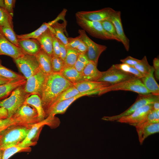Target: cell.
<instances>
[{"instance_id": "60d3db41", "label": "cell", "mask_w": 159, "mask_h": 159, "mask_svg": "<svg viewBox=\"0 0 159 159\" xmlns=\"http://www.w3.org/2000/svg\"><path fill=\"white\" fill-rule=\"evenodd\" d=\"M52 72L59 73L64 66V62L60 57H52L51 58Z\"/></svg>"}, {"instance_id": "30bf717a", "label": "cell", "mask_w": 159, "mask_h": 159, "mask_svg": "<svg viewBox=\"0 0 159 159\" xmlns=\"http://www.w3.org/2000/svg\"><path fill=\"white\" fill-rule=\"evenodd\" d=\"M78 32L81 39L85 43L87 48L85 53L89 61L97 66L99 57L101 53L107 49L106 46L97 44L92 40L83 29H79Z\"/></svg>"}, {"instance_id": "8992f818", "label": "cell", "mask_w": 159, "mask_h": 159, "mask_svg": "<svg viewBox=\"0 0 159 159\" xmlns=\"http://www.w3.org/2000/svg\"><path fill=\"white\" fill-rule=\"evenodd\" d=\"M11 117L17 125L27 127H31L34 124L39 122L35 109L26 104H24Z\"/></svg>"}, {"instance_id": "44dd1931", "label": "cell", "mask_w": 159, "mask_h": 159, "mask_svg": "<svg viewBox=\"0 0 159 159\" xmlns=\"http://www.w3.org/2000/svg\"><path fill=\"white\" fill-rule=\"evenodd\" d=\"M110 85L107 82L88 81H81L73 84L79 93L100 89Z\"/></svg>"}, {"instance_id": "7c38bea8", "label": "cell", "mask_w": 159, "mask_h": 159, "mask_svg": "<svg viewBox=\"0 0 159 159\" xmlns=\"http://www.w3.org/2000/svg\"><path fill=\"white\" fill-rule=\"evenodd\" d=\"M135 77L131 74L116 68L113 65L107 71L102 72V76L98 82H107L112 85Z\"/></svg>"}, {"instance_id": "8fae6325", "label": "cell", "mask_w": 159, "mask_h": 159, "mask_svg": "<svg viewBox=\"0 0 159 159\" xmlns=\"http://www.w3.org/2000/svg\"><path fill=\"white\" fill-rule=\"evenodd\" d=\"M47 75L40 68L26 80L24 90L27 93L36 94L40 97Z\"/></svg>"}, {"instance_id": "f6af8a7d", "label": "cell", "mask_w": 159, "mask_h": 159, "mask_svg": "<svg viewBox=\"0 0 159 159\" xmlns=\"http://www.w3.org/2000/svg\"><path fill=\"white\" fill-rule=\"evenodd\" d=\"M140 60L128 56L125 58L120 60L122 63L131 66H134L139 63Z\"/></svg>"}, {"instance_id": "8d00e7d4", "label": "cell", "mask_w": 159, "mask_h": 159, "mask_svg": "<svg viewBox=\"0 0 159 159\" xmlns=\"http://www.w3.org/2000/svg\"><path fill=\"white\" fill-rule=\"evenodd\" d=\"M133 67L137 69L143 76L148 74L154 69L153 67L149 64L146 56L140 60L139 63Z\"/></svg>"}, {"instance_id": "ab89813d", "label": "cell", "mask_w": 159, "mask_h": 159, "mask_svg": "<svg viewBox=\"0 0 159 159\" xmlns=\"http://www.w3.org/2000/svg\"><path fill=\"white\" fill-rule=\"evenodd\" d=\"M89 62L85 54H80L74 67L78 72L82 74L83 69Z\"/></svg>"}, {"instance_id": "db71d44e", "label": "cell", "mask_w": 159, "mask_h": 159, "mask_svg": "<svg viewBox=\"0 0 159 159\" xmlns=\"http://www.w3.org/2000/svg\"><path fill=\"white\" fill-rule=\"evenodd\" d=\"M3 154V150H2L0 148V159H2Z\"/></svg>"}, {"instance_id": "5b68a950", "label": "cell", "mask_w": 159, "mask_h": 159, "mask_svg": "<svg viewBox=\"0 0 159 159\" xmlns=\"http://www.w3.org/2000/svg\"><path fill=\"white\" fill-rule=\"evenodd\" d=\"M159 100V96L151 93L139 94L135 102L121 114L110 116H104L102 119L109 121H117L120 118L130 115L138 109L145 105L153 104Z\"/></svg>"}, {"instance_id": "ee69618b", "label": "cell", "mask_w": 159, "mask_h": 159, "mask_svg": "<svg viewBox=\"0 0 159 159\" xmlns=\"http://www.w3.org/2000/svg\"><path fill=\"white\" fill-rule=\"evenodd\" d=\"M5 9L12 16H13V8L16 2L14 0H4Z\"/></svg>"}, {"instance_id": "d590c367", "label": "cell", "mask_w": 159, "mask_h": 159, "mask_svg": "<svg viewBox=\"0 0 159 159\" xmlns=\"http://www.w3.org/2000/svg\"><path fill=\"white\" fill-rule=\"evenodd\" d=\"M0 26L13 29V17L5 9L0 7Z\"/></svg>"}, {"instance_id": "3957f363", "label": "cell", "mask_w": 159, "mask_h": 159, "mask_svg": "<svg viewBox=\"0 0 159 159\" xmlns=\"http://www.w3.org/2000/svg\"><path fill=\"white\" fill-rule=\"evenodd\" d=\"M30 95L25 92L24 85L19 87L12 92L8 98L0 101V107L6 109L8 112V118H11Z\"/></svg>"}, {"instance_id": "d6a6232c", "label": "cell", "mask_w": 159, "mask_h": 159, "mask_svg": "<svg viewBox=\"0 0 159 159\" xmlns=\"http://www.w3.org/2000/svg\"><path fill=\"white\" fill-rule=\"evenodd\" d=\"M0 32L9 41L19 47L18 39L13 29L0 26Z\"/></svg>"}, {"instance_id": "4316f807", "label": "cell", "mask_w": 159, "mask_h": 159, "mask_svg": "<svg viewBox=\"0 0 159 159\" xmlns=\"http://www.w3.org/2000/svg\"><path fill=\"white\" fill-rule=\"evenodd\" d=\"M59 73L73 84L84 81L82 74L78 72L74 66H64Z\"/></svg>"}, {"instance_id": "816d5d0a", "label": "cell", "mask_w": 159, "mask_h": 159, "mask_svg": "<svg viewBox=\"0 0 159 159\" xmlns=\"http://www.w3.org/2000/svg\"><path fill=\"white\" fill-rule=\"evenodd\" d=\"M153 113L156 121L159 122V110H152Z\"/></svg>"}, {"instance_id": "4dcf8cb0", "label": "cell", "mask_w": 159, "mask_h": 159, "mask_svg": "<svg viewBox=\"0 0 159 159\" xmlns=\"http://www.w3.org/2000/svg\"><path fill=\"white\" fill-rule=\"evenodd\" d=\"M79 93L73 85L70 87L60 93L52 101L47 111L57 103L71 98Z\"/></svg>"}, {"instance_id": "d4e9b609", "label": "cell", "mask_w": 159, "mask_h": 159, "mask_svg": "<svg viewBox=\"0 0 159 159\" xmlns=\"http://www.w3.org/2000/svg\"><path fill=\"white\" fill-rule=\"evenodd\" d=\"M26 81L25 78L14 79L7 83L0 85V100L7 97L17 88L24 85Z\"/></svg>"}, {"instance_id": "f5cc1de1", "label": "cell", "mask_w": 159, "mask_h": 159, "mask_svg": "<svg viewBox=\"0 0 159 159\" xmlns=\"http://www.w3.org/2000/svg\"><path fill=\"white\" fill-rule=\"evenodd\" d=\"M0 7L5 9L4 0H0Z\"/></svg>"}, {"instance_id": "2e32d148", "label": "cell", "mask_w": 159, "mask_h": 159, "mask_svg": "<svg viewBox=\"0 0 159 159\" xmlns=\"http://www.w3.org/2000/svg\"><path fill=\"white\" fill-rule=\"evenodd\" d=\"M25 54L21 48L9 41L0 32V55H7L15 59Z\"/></svg>"}, {"instance_id": "6da1fadb", "label": "cell", "mask_w": 159, "mask_h": 159, "mask_svg": "<svg viewBox=\"0 0 159 159\" xmlns=\"http://www.w3.org/2000/svg\"><path fill=\"white\" fill-rule=\"evenodd\" d=\"M73 85L60 73L53 72L47 75L40 97L45 113L51 103L59 95Z\"/></svg>"}, {"instance_id": "f1b7e54d", "label": "cell", "mask_w": 159, "mask_h": 159, "mask_svg": "<svg viewBox=\"0 0 159 159\" xmlns=\"http://www.w3.org/2000/svg\"><path fill=\"white\" fill-rule=\"evenodd\" d=\"M60 24L57 22L49 28L55 36L65 46L68 44V38L65 35L64 32L65 31L66 21Z\"/></svg>"}, {"instance_id": "11a10c76", "label": "cell", "mask_w": 159, "mask_h": 159, "mask_svg": "<svg viewBox=\"0 0 159 159\" xmlns=\"http://www.w3.org/2000/svg\"></svg>"}, {"instance_id": "52a82bcc", "label": "cell", "mask_w": 159, "mask_h": 159, "mask_svg": "<svg viewBox=\"0 0 159 159\" xmlns=\"http://www.w3.org/2000/svg\"><path fill=\"white\" fill-rule=\"evenodd\" d=\"M59 119L55 116L49 115L42 121L34 124L31 127L25 139L18 145L22 147H30L35 145L37 142L32 141L39 130L45 125L51 128L58 127L60 123Z\"/></svg>"}, {"instance_id": "e0dca14e", "label": "cell", "mask_w": 159, "mask_h": 159, "mask_svg": "<svg viewBox=\"0 0 159 159\" xmlns=\"http://www.w3.org/2000/svg\"><path fill=\"white\" fill-rule=\"evenodd\" d=\"M109 20L114 25L117 36L127 51L130 47L129 40L125 35L123 29L121 18V12L115 11L112 14Z\"/></svg>"}, {"instance_id": "ac0fdd59", "label": "cell", "mask_w": 159, "mask_h": 159, "mask_svg": "<svg viewBox=\"0 0 159 159\" xmlns=\"http://www.w3.org/2000/svg\"><path fill=\"white\" fill-rule=\"evenodd\" d=\"M65 15L60 13L54 19L48 23H44L38 29L30 33L16 35L18 39H37L42 33L46 31L50 26L60 20H65Z\"/></svg>"}, {"instance_id": "ffe728a7", "label": "cell", "mask_w": 159, "mask_h": 159, "mask_svg": "<svg viewBox=\"0 0 159 159\" xmlns=\"http://www.w3.org/2000/svg\"><path fill=\"white\" fill-rule=\"evenodd\" d=\"M84 81L98 82L102 76V72L97 68L94 63L90 61L82 73Z\"/></svg>"}, {"instance_id": "bcb514c9", "label": "cell", "mask_w": 159, "mask_h": 159, "mask_svg": "<svg viewBox=\"0 0 159 159\" xmlns=\"http://www.w3.org/2000/svg\"><path fill=\"white\" fill-rule=\"evenodd\" d=\"M59 40L60 46V58L64 62L67 53V48L65 45Z\"/></svg>"}, {"instance_id": "603a6c76", "label": "cell", "mask_w": 159, "mask_h": 159, "mask_svg": "<svg viewBox=\"0 0 159 159\" xmlns=\"http://www.w3.org/2000/svg\"><path fill=\"white\" fill-rule=\"evenodd\" d=\"M140 145L149 136L159 132V122L154 123L141 127H135Z\"/></svg>"}, {"instance_id": "ba28073f", "label": "cell", "mask_w": 159, "mask_h": 159, "mask_svg": "<svg viewBox=\"0 0 159 159\" xmlns=\"http://www.w3.org/2000/svg\"><path fill=\"white\" fill-rule=\"evenodd\" d=\"M75 16L77 24L92 36L101 39H112L104 30L100 22L87 20L77 13Z\"/></svg>"}, {"instance_id": "9c48e42d", "label": "cell", "mask_w": 159, "mask_h": 159, "mask_svg": "<svg viewBox=\"0 0 159 159\" xmlns=\"http://www.w3.org/2000/svg\"><path fill=\"white\" fill-rule=\"evenodd\" d=\"M13 60L19 70L26 80L40 68L35 56L25 54Z\"/></svg>"}, {"instance_id": "d6986e66", "label": "cell", "mask_w": 159, "mask_h": 159, "mask_svg": "<svg viewBox=\"0 0 159 159\" xmlns=\"http://www.w3.org/2000/svg\"><path fill=\"white\" fill-rule=\"evenodd\" d=\"M18 46L25 53L35 56L42 49L37 39H18Z\"/></svg>"}, {"instance_id": "c3c4849f", "label": "cell", "mask_w": 159, "mask_h": 159, "mask_svg": "<svg viewBox=\"0 0 159 159\" xmlns=\"http://www.w3.org/2000/svg\"><path fill=\"white\" fill-rule=\"evenodd\" d=\"M8 114L7 110L3 107H0V119H4L8 118Z\"/></svg>"}, {"instance_id": "836d02e7", "label": "cell", "mask_w": 159, "mask_h": 159, "mask_svg": "<svg viewBox=\"0 0 159 159\" xmlns=\"http://www.w3.org/2000/svg\"><path fill=\"white\" fill-rule=\"evenodd\" d=\"M67 48V53L64 61V66H74L80 53L75 50Z\"/></svg>"}, {"instance_id": "f546056e", "label": "cell", "mask_w": 159, "mask_h": 159, "mask_svg": "<svg viewBox=\"0 0 159 159\" xmlns=\"http://www.w3.org/2000/svg\"><path fill=\"white\" fill-rule=\"evenodd\" d=\"M66 46L67 48L75 50L80 54H85L87 50L86 44L80 36L75 38H68V44Z\"/></svg>"}, {"instance_id": "681fc988", "label": "cell", "mask_w": 159, "mask_h": 159, "mask_svg": "<svg viewBox=\"0 0 159 159\" xmlns=\"http://www.w3.org/2000/svg\"><path fill=\"white\" fill-rule=\"evenodd\" d=\"M154 110H159V100L155 102L153 104V109Z\"/></svg>"}, {"instance_id": "f907efd6", "label": "cell", "mask_w": 159, "mask_h": 159, "mask_svg": "<svg viewBox=\"0 0 159 159\" xmlns=\"http://www.w3.org/2000/svg\"><path fill=\"white\" fill-rule=\"evenodd\" d=\"M13 80L5 78L0 76V85L9 82Z\"/></svg>"}, {"instance_id": "e575fe53", "label": "cell", "mask_w": 159, "mask_h": 159, "mask_svg": "<svg viewBox=\"0 0 159 159\" xmlns=\"http://www.w3.org/2000/svg\"><path fill=\"white\" fill-rule=\"evenodd\" d=\"M0 76L5 78L11 80L21 79L25 78L22 75L16 73L3 66L1 64V61L0 60Z\"/></svg>"}, {"instance_id": "b9f144b4", "label": "cell", "mask_w": 159, "mask_h": 159, "mask_svg": "<svg viewBox=\"0 0 159 159\" xmlns=\"http://www.w3.org/2000/svg\"><path fill=\"white\" fill-rule=\"evenodd\" d=\"M14 125H17L12 117L4 119H0V135L8 127Z\"/></svg>"}, {"instance_id": "7402d4cb", "label": "cell", "mask_w": 159, "mask_h": 159, "mask_svg": "<svg viewBox=\"0 0 159 159\" xmlns=\"http://www.w3.org/2000/svg\"><path fill=\"white\" fill-rule=\"evenodd\" d=\"M52 34L49 28L37 39L41 49L51 57H52Z\"/></svg>"}, {"instance_id": "1f68e13d", "label": "cell", "mask_w": 159, "mask_h": 159, "mask_svg": "<svg viewBox=\"0 0 159 159\" xmlns=\"http://www.w3.org/2000/svg\"><path fill=\"white\" fill-rule=\"evenodd\" d=\"M31 149L30 147H24L17 145L7 148L3 150L2 159H9L14 154L21 152H30Z\"/></svg>"}, {"instance_id": "4fadbf2b", "label": "cell", "mask_w": 159, "mask_h": 159, "mask_svg": "<svg viewBox=\"0 0 159 159\" xmlns=\"http://www.w3.org/2000/svg\"><path fill=\"white\" fill-rule=\"evenodd\" d=\"M97 90L80 93L74 97L59 102L49 109L46 112V117L49 115L55 116L57 114L64 113L69 106L75 100L83 96L97 95Z\"/></svg>"}, {"instance_id": "7bdbcfd3", "label": "cell", "mask_w": 159, "mask_h": 159, "mask_svg": "<svg viewBox=\"0 0 159 159\" xmlns=\"http://www.w3.org/2000/svg\"><path fill=\"white\" fill-rule=\"evenodd\" d=\"M52 33V57H60L59 40L53 33Z\"/></svg>"}, {"instance_id": "74e56055", "label": "cell", "mask_w": 159, "mask_h": 159, "mask_svg": "<svg viewBox=\"0 0 159 159\" xmlns=\"http://www.w3.org/2000/svg\"><path fill=\"white\" fill-rule=\"evenodd\" d=\"M100 22L104 30L111 37L112 39L120 42L117 34L115 27L110 21L105 20Z\"/></svg>"}, {"instance_id": "7dc6e473", "label": "cell", "mask_w": 159, "mask_h": 159, "mask_svg": "<svg viewBox=\"0 0 159 159\" xmlns=\"http://www.w3.org/2000/svg\"><path fill=\"white\" fill-rule=\"evenodd\" d=\"M153 67L154 69L155 77L157 80H159V59L157 58H155L153 60Z\"/></svg>"}, {"instance_id": "5bb4252c", "label": "cell", "mask_w": 159, "mask_h": 159, "mask_svg": "<svg viewBox=\"0 0 159 159\" xmlns=\"http://www.w3.org/2000/svg\"><path fill=\"white\" fill-rule=\"evenodd\" d=\"M152 109L153 104L145 105L138 109L130 115L120 118L117 122L135 126L143 121Z\"/></svg>"}, {"instance_id": "83f0119b", "label": "cell", "mask_w": 159, "mask_h": 159, "mask_svg": "<svg viewBox=\"0 0 159 159\" xmlns=\"http://www.w3.org/2000/svg\"><path fill=\"white\" fill-rule=\"evenodd\" d=\"M154 69L148 74L143 76L140 80L150 93L159 96V86L154 77Z\"/></svg>"}, {"instance_id": "f35d334b", "label": "cell", "mask_w": 159, "mask_h": 159, "mask_svg": "<svg viewBox=\"0 0 159 159\" xmlns=\"http://www.w3.org/2000/svg\"><path fill=\"white\" fill-rule=\"evenodd\" d=\"M113 65L116 68L131 74L139 79H140L143 76L137 69L132 66L123 63Z\"/></svg>"}, {"instance_id": "484cf974", "label": "cell", "mask_w": 159, "mask_h": 159, "mask_svg": "<svg viewBox=\"0 0 159 159\" xmlns=\"http://www.w3.org/2000/svg\"><path fill=\"white\" fill-rule=\"evenodd\" d=\"M40 69L46 74L48 75L53 72L51 57L41 49L35 56Z\"/></svg>"}, {"instance_id": "277c9868", "label": "cell", "mask_w": 159, "mask_h": 159, "mask_svg": "<svg viewBox=\"0 0 159 159\" xmlns=\"http://www.w3.org/2000/svg\"><path fill=\"white\" fill-rule=\"evenodd\" d=\"M117 90L131 91L136 92L139 94L150 93L145 87L140 79L135 77L101 89L98 95L109 92Z\"/></svg>"}, {"instance_id": "cb8c5ba5", "label": "cell", "mask_w": 159, "mask_h": 159, "mask_svg": "<svg viewBox=\"0 0 159 159\" xmlns=\"http://www.w3.org/2000/svg\"><path fill=\"white\" fill-rule=\"evenodd\" d=\"M24 104L28 105L36 110L39 122L46 118L45 112L43 107L40 97L37 95H30L26 99Z\"/></svg>"}, {"instance_id": "7a4b0ae2", "label": "cell", "mask_w": 159, "mask_h": 159, "mask_svg": "<svg viewBox=\"0 0 159 159\" xmlns=\"http://www.w3.org/2000/svg\"><path fill=\"white\" fill-rule=\"evenodd\" d=\"M31 127L19 125L10 126L0 135V148L2 150L18 145L25 139Z\"/></svg>"}, {"instance_id": "9a60e30c", "label": "cell", "mask_w": 159, "mask_h": 159, "mask_svg": "<svg viewBox=\"0 0 159 159\" xmlns=\"http://www.w3.org/2000/svg\"><path fill=\"white\" fill-rule=\"evenodd\" d=\"M115 11L112 9L107 7L97 11H81L76 13L87 20L101 22L109 20Z\"/></svg>"}]
</instances>
